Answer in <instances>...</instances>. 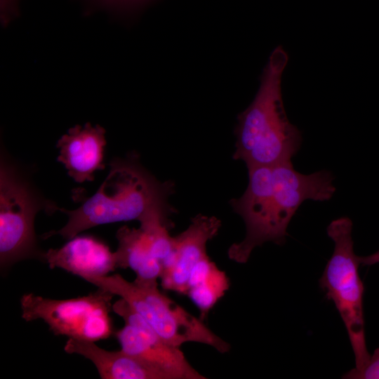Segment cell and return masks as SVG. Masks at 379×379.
Here are the masks:
<instances>
[{"label": "cell", "instance_id": "obj_1", "mask_svg": "<svg viewBox=\"0 0 379 379\" xmlns=\"http://www.w3.org/2000/svg\"><path fill=\"white\" fill-rule=\"evenodd\" d=\"M248 171L246 190L230 201L246 225L245 238L227 251L229 258L238 263H246L253 249L266 242L283 245L288 226L300 205L309 199L328 201L335 192L330 171L302 174L292 161L253 166Z\"/></svg>", "mask_w": 379, "mask_h": 379}, {"label": "cell", "instance_id": "obj_2", "mask_svg": "<svg viewBox=\"0 0 379 379\" xmlns=\"http://www.w3.org/2000/svg\"><path fill=\"white\" fill-rule=\"evenodd\" d=\"M105 180L97 192L74 210L59 208L68 215L67 224L50 231L47 239L59 234L66 239L91 227L121 221L138 220L140 226L163 224L170 227L169 217L175 211L168 204L174 192L172 181L161 182L140 164L138 156L115 158Z\"/></svg>", "mask_w": 379, "mask_h": 379}, {"label": "cell", "instance_id": "obj_3", "mask_svg": "<svg viewBox=\"0 0 379 379\" xmlns=\"http://www.w3.org/2000/svg\"><path fill=\"white\" fill-rule=\"evenodd\" d=\"M288 59L282 47L272 51L253 101L237 117L233 159L243 161L247 168L292 161L300 148L301 132L289 121L281 95Z\"/></svg>", "mask_w": 379, "mask_h": 379}, {"label": "cell", "instance_id": "obj_4", "mask_svg": "<svg viewBox=\"0 0 379 379\" xmlns=\"http://www.w3.org/2000/svg\"><path fill=\"white\" fill-rule=\"evenodd\" d=\"M352 230V222L348 217L335 219L327 227L334 249L319 279V286L340 314L354 354V368L359 370L368 363L371 355L365 335L364 286L359 272V256L354 251Z\"/></svg>", "mask_w": 379, "mask_h": 379}, {"label": "cell", "instance_id": "obj_5", "mask_svg": "<svg viewBox=\"0 0 379 379\" xmlns=\"http://www.w3.org/2000/svg\"><path fill=\"white\" fill-rule=\"evenodd\" d=\"M124 299L166 343L180 347L186 343L211 346L223 354L230 344L199 319L160 292L157 285L130 282L121 275L92 276L84 279Z\"/></svg>", "mask_w": 379, "mask_h": 379}, {"label": "cell", "instance_id": "obj_6", "mask_svg": "<svg viewBox=\"0 0 379 379\" xmlns=\"http://www.w3.org/2000/svg\"><path fill=\"white\" fill-rule=\"evenodd\" d=\"M38 193L29 179L13 162L1 154L0 263L8 267L22 260L41 258L34 232L37 213L58 211Z\"/></svg>", "mask_w": 379, "mask_h": 379}, {"label": "cell", "instance_id": "obj_7", "mask_svg": "<svg viewBox=\"0 0 379 379\" xmlns=\"http://www.w3.org/2000/svg\"><path fill=\"white\" fill-rule=\"evenodd\" d=\"M114 295L100 288L88 295L65 300L29 293L20 298L22 318L26 321L43 320L56 335L96 342L113 333L110 312Z\"/></svg>", "mask_w": 379, "mask_h": 379}, {"label": "cell", "instance_id": "obj_8", "mask_svg": "<svg viewBox=\"0 0 379 379\" xmlns=\"http://www.w3.org/2000/svg\"><path fill=\"white\" fill-rule=\"evenodd\" d=\"M112 310L124 321L114 335L121 350L145 362L165 379H206L188 361L178 347L168 344L120 298Z\"/></svg>", "mask_w": 379, "mask_h": 379}, {"label": "cell", "instance_id": "obj_9", "mask_svg": "<svg viewBox=\"0 0 379 379\" xmlns=\"http://www.w3.org/2000/svg\"><path fill=\"white\" fill-rule=\"evenodd\" d=\"M220 227L217 218L199 214L185 231L173 237V249L163 262L160 277L164 289L186 295L192 270L207 255V243L217 236Z\"/></svg>", "mask_w": 379, "mask_h": 379}, {"label": "cell", "instance_id": "obj_10", "mask_svg": "<svg viewBox=\"0 0 379 379\" xmlns=\"http://www.w3.org/2000/svg\"><path fill=\"white\" fill-rule=\"evenodd\" d=\"M105 130L88 122L69 129L58 141V160L64 164L69 175L82 183L94 180V173L105 168Z\"/></svg>", "mask_w": 379, "mask_h": 379}, {"label": "cell", "instance_id": "obj_11", "mask_svg": "<svg viewBox=\"0 0 379 379\" xmlns=\"http://www.w3.org/2000/svg\"><path fill=\"white\" fill-rule=\"evenodd\" d=\"M51 269L58 267L84 279L105 276L117 269L115 252L93 236H76L58 248L43 252Z\"/></svg>", "mask_w": 379, "mask_h": 379}, {"label": "cell", "instance_id": "obj_12", "mask_svg": "<svg viewBox=\"0 0 379 379\" xmlns=\"http://www.w3.org/2000/svg\"><path fill=\"white\" fill-rule=\"evenodd\" d=\"M64 350L91 361L102 379H165L159 372L122 350L107 351L95 342L69 338Z\"/></svg>", "mask_w": 379, "mask_h": 379}, {"label": "cell", "instance_id": "obj_13", "mask_svg": "<svg viewBox=\"0 0 379 379\" xmlns=\"http://www.w3.org/2000/svg\"><path fill=\"white\" fill-rule=\"evenodd\" d=\"M117 268H129L136 274L134 281L146 286L157 285L163 270L162 262L153 254L147 231L140 227H120L116 234Z\"/></svg>", "mask_w": 379, "mask_h": 379}, {"label": "cell", "instance_id": "obj_14", "mask_svg": "<svg viewBox=\"0 0 379 379\" xmlns=\"http://www.w3.org/2000/svg\"><path fill=\"white\" fill-rule=\"evenodd\" d=\"M230 286L226 273L219 269L210 258H203L192 270L187 283L186 295L199 309L201 319L224 296Z\"/></svg>", "mask_w": 379, "mask_h": 379}, {"label": "cell", "instance_id": "obj_15", "mask_svg": "<svg viewBox=\"0 0 379 379\" xmlns=\"http://www.w3.org/2000/svg\"><path fill=\"white\" fill-rule=\"evenodd\" d=\"M347 379H379V347L376 348L368 363L359 370L353 368L343 375Z\"/></svg>", "mask_w": 379, "mask_h": 379}, {"label": "cell", "instance_id": "obj_16", "mask_svg": "<svg viewBox=\"0 0 379 379\" xmlns=\"http://www.w3.org/2000/svg\"><path fill=\"white\" fill-rule=\"evenodd\" d=\"M20 0H0V18L4 27L8 25L20 13Z\"/></svg>", "mask_w": 379, "mask_h": 379}, {"label": "cell", "instance_id": "obj_17", "mask_svg": "<svg viewBox=\"0 0 379 379\" xmlns=\"http://www.w3.org/2000/svg\"><path fill=\"white\" fill-rule=\"evenodd\" d=\"M94 3L104 7L128 8L137 6L148 0H92Z\"/></svg>", "mask_w": 379, "mask_h": 379}, {"label": "cell", "instance_id": "obj_18", "mask_svg": "<svg viewBox=\"0 0 379 379\" xmlns=\"http://www.w3.org/2000/svg\"><path fill=\"white\" fill-rule=\"evenodd\" d=\"M361 265L371 266L379 263V250L366 256L359 257Z\"/></svg>", "mask_w": 379, "mask_h": 379}]
</instances>
